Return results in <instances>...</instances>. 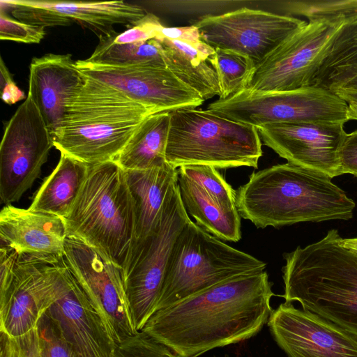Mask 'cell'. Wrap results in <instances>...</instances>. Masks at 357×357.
Segmentation results:
<instances>
[{
  "instance_id": "obj_1",
  "label": "cell",
  "mask_w": 357,
  "mask_h": 357,
  "mask_svg": "<svg viewBox=\"0 0 357 357\" xmlns=\"http://www.w3.org/2000/svg\"><path fill=\"white\" fill-rule=\"evenodd\" d=\"M274 295L266 271L238 275L155 312L142 331L180 357H198L257 334Z\"/></svg>"
},
{
  "instance_id": "obj_2",
  "label": "cell",
  "mask_w": 357,
  "mask_h": 357,
  "mask_svg": "<svg viewBox=\"0 0 357 357\" xmlns=\"http://www.w3.org/2000/svg\"><path fill=\"white\" fill-rule=\"evenodd\" d=\"M331 179L289 162L273 165L236 190V206L257 228L350 220L356 204Z\"/></svg>"
},
{
  "instance_id": "obj_3",
  "label": "cell",
  "mask_w": 357,
  "mask_h": 357,
  "mask_svg": "<svg viewBox=\"0 0 357 357\" xmlns=\"http://www.w3.org/2000/svg\"><path fill=\"white\" fill-rule=\"evenodd\" d=\"M340 237L333 229L284 253L282 296L357 335V252L342 247Z\"/></svg>"
},
{
  "instance_id": "obj_4",
  "label": "cell",
  "mask_w": 357,
  "mask_h": 357,
  "mask_svg": "<svg viewBox=\"0 0 357 357\" xmlns=\"http://www.w3.org/2000/svg\"><path fill=\"white\" fill-rule=\"evenodd\" d=\"M158 112L84 75L52 138L54 147L90 165L114 161L140 124Z\"/></svg>"
},
{
  "instance_id": "obj_5",
  "label": "cell",
  "mask_w": 357,
  "mask_h": 357,
  "mask_svg": "<svg viewBox=\"0 0 357 357\" xmlns=\"http://www.w3.org/2000/svg\"><path fill=\"white\" fill-rule=\"evenodd\" d=\"M63 220L68 237L93 248L123 273L136 241L135 204L123 169L114 161L90 165Z\"/></svg>"
},
{
  "instance_id": "obj_6",
  "label": "cell",
  "mask_w": 357,
  "mask_h": 357,
  "mask_svg": "<svg viewBox=\"0 0 357 357\" xmlns=\"http://www.w3.org/2000/svg\"><path fill=\"white\" fill-rule=\"evenodd\" d=\"M262 155L258 129L206 109L170 112L165 160L173 167L191 165L219 169L257 168Z\"/></svg>"
},
{
  "instance_id": "obj_7",
  "label": "cell",
  "mask_w": 357,
  "mask_h": 357,
  "mask_svg": "<svg viewBox=\"0 0 357 357\" xmlns=\"http://www.w3.org/2000/svg\"><path fill=\"white\" fill-rule=\"evenodd\" d=\"M266 266L190 220L174 245L155 312L232 278L264 271Z\"/></svg>"
},
{
  "instance_id": "obj_8",
  "label": "cell",
  "mask_w": 357,
  "mask_h": 357,
  "mask_svg": "<svg viewBox=\"0 0 357 357\" xmlns=\"http://www.w3.org/2000/svg\"><path fill=\"white\" fill-rule=\"evenodd\" d=\"M208 110L258 128L267 124H342L350 121L347 102L325 89L307 86L278 92L244 89L208 105Z\"/></svg>"
},
{
  "instance_id": "obj_9",
  "label": "cell",
  "mask_w": 357,
  "mask_h": 357,
  "mask_svg": "<svg viewBox=\"0 0 357 357\" xmlns=\"http://www.w3.org/2000/svg\"><path fill=\"white\" fill-rule=\"evenodd\" d=\"M190 220L177 183L167 195L158 227L133 249L123 277L138 332L155 312L174 245Z\"/></svg>"
},
{
  "instance_id": "obj_10",
  "label": "cell",
  "mask_w": 357,
  "mask_h": 357,
  "mask_svg": "<svg viewBox=\"0 0 357 357\" xmlns=\"http://www.w3.org/2000/svg\"><path fill=\"white\" fill-rule=\"evenodd\" d=\"M54 146L50 132L30 95L8 122L0 146V197L18 201L40 174Z\"/></svg>"
},
{
  "instance_id": "obj_11",
  "label": "cell",
  "mask_w": 357,
  "mask_h": 357,
  "mask_svg": "<svg viewBox=\"0 0 357 357\" xmlns=\"http://www.w3.org/2000/svg\"><path fill=\"white\" fill-rule=\"evenodd\" d=\"M306 23L290 15L241 8L204 16L195 25L208 45L245 55L257 66Z\"/></svg>"
},
{
  "instance_id": "obj_12",
  "label": "cell",
  "mask_w": 357,
  "mask_h": 357,
  "mask_svg": "<svg viewBox=\"0 0 357 357\" xmlns=\"http://www.w3.org/2000/svg\"><path fill=\"white\" fill-rule=\"evenodd\" d=\"M63 261L95 305L117 343L138 331L132 321L122 271L98 251L67 237Z\"/></svg>"
},
{
  "instance_id": "obj_13",
  "label": "cell",
  "mask_w": 357,
  "mask_h": 357,
  "mask_svg": "<svg viewBox=\"0 0 357 357\" xmlns=\"http://www.w3.org/2000/svg\"><path fill=\"white\" fill-rule=\"evenodd\" d=\"M342 25L308 21L256 66L248 89L278 92L310 86L331 42Z\"/></svg>"
},
{
  "instance_id": "obj_14",
  "label": "cell",
  "mask_w": 357,
  "mask_h": 357,
  "mask_svg": "<svg viewBox=\"0 0 357 357\" xmlns=\"http://www.w3.org/2000/svg\"><path fill=\"white\" fill-rule=\"evenodd\" d=\"M86 77L107 84L158 112L195 108L205 100L167 67L110 66L76 61Z\"/></svg>"
},
{
  "instance_id": "obj_15",
  "label": "cell",
  "mask_w": 357,
  "mask_h": 357,
  "mask_svg": "<svg viewBox=\"0 0 357 357\" xmlns=\"http://www.w3.org/2000/svg\"><path fill=\"white\" fill-rule=\"evenodd\" d=\"M268 325L289 357H357V335L291 303L273 310Z\"/></svg>"
},
{
  "instance_id": "obj_16",
  "label": "cell",
  "mask_w": 357,
  "mask_h": 357,
  "mask_svg": "<svg viewBox=\"0 0 357 357\" xmlns=\"http://www.w3.org/2000/svg\"><path fill=\"white\" fill-rule=\"evenodd\" d=\"M58 264L18 256L11 282L0 292V332L16 337L36 327L56 298Z\"/></svg>"
},
{
  "instance_id": "obj_17",
  "label": "cell",
  "mask_w": 357,
  "mask_h": 357,
  "mask_svg": "<svg viewBox=\"0 0 357 357\" xmlns=\"http://www.w3.org/2000/svg\"><path fill=\"white\" fill-rule=\"evenodd\" d=\"M47 312L80 357H112L116 342L63 259L58 264L56 298Z\"/></svg>"
},
{
  "instance_id": "obj_18",
  "label": "cell",
  "mask_w": 357,
  "mask_h": 357,
  "mask_svg": "<svg viewBox=\"0 0 357 357\" xmlns=\"http://www.w3.org/2000/svg\"><path fill=\"white\" fill-rule=\"evenodd\" d=\"M257 129L264 144L287 162L331 178L341 176L339 151L347 134L344 125L278 123Z\"/></svg>"
},
{
  "instance_id": "obj_19",
  "label": "cell",
  "mask_w": 357,
  "mask_h": 357,
  "mask_svg": "<svg viewBox=\"0 0 357 357\" xmlns=\"http://www.w3.org/2000/svg\"><path fill=\"white\" fill-rule=\"evenodd\" d=\"M68 237L63 218L6 205L0 212L1 246L48 263L63 259Z\"/></svg>"
},
{
  "instance_id": "obj_20",
  "label": "cell",
  "mask_w": 357,
  "mask_h": 357,
  "mask_svg": "<svg viewBox=\"0 0 357 357\" xmlns=\"http://www.w3.org/2000/svg\"><path fill=\"white\" fill-rule=\"evenodd\" d=\"M84 79L71 54L50 53L32 59L28 94L39 109L52 139L61 128L70 98Z\"/></svg>"
},
{
  "instance_id": "obj_21",
  "label": "cell",
  "mask_w": 357,
  "mask_h": 357,
  "mask_svg": "<svg viewBox=\"0 0 357 357\" xmlns=\"http://www.w3.org/2000/svg\"><path fill=\"white\" fill-rule=\"evenodd\" d=\"M126 174L135 204V247L158 227L167 195L178 183V172L165 162L145 170H127Z\"/></svg>"
},
{
  "instance_id": "obj_22",
  "label": "cell",
  "mask_w": 357,
  "mask_h": 357,
  "mask_svg": "<svg viewBox=\"0 0 357 357\" xmlns=\"http://www.w3.org/2000/svg\"><path fill=\"white\" fill-rule=\"evenodd\" d=\"M166 67L181 82L197 91L204 100L220 96L217 73L208 62L215 48L203 40L192 45L158 38Z\"/></svg>"
},
{
  "instance_id": "obj_23",
  "label": "cell",
  "mask_w": 357,
  "mask_h": 357,
  "mask_svg": "<svg viewBox=\"0 0 357 357\" xmlns=\"http://www.w3.org/2000/svg\"><path fill=\"white\" fill-rule=\"evenodd\" d=\"M60 153L56 167L37 191L29 209L65 218L82 190L90 165Z\"/></svg>"
},
{
  "instance_id": "obj_24",
  "label": "cell",
  "mask_w": 357,
  "mask_h": 357,
  "mask_svg": "<svg viewBox=\"0 0 357 357\" xmlns=\"http://www.w3.org/2000/svg\"><path fill=\"white\" fill-rule=\"evenodd\" d=\"M38 2L59 15L91 30L99 38L115 33L113 29L114 25L124 24L132 26L146 15L140 6L123 1Z\"/></svg>"
},
{
  "instance_id": "obj_25",
  "label": "cell",
  "mask_w": 357,
  "mask_h": 357,
  "mask_svg": "<svg viewBox=\"0 0 357 357\" xmlns=\"http://www.w3.org/2000/svg\"><path fill=\"white\" fill-rule=\"evenodd\" d=\"M178 185L185 211L198 225L220 240L237 242L241 238V216L237 208L220 204L202 188L178 173Z\"/></svg>"
},
{
  "instance_id": "obj_26",
  "label": "cell",
  "mask_w": 357,
  "mask_h": 357,
  "mask_svg": "<svg viewBox=\"0 0 357 357\" xmlns=\"http://www.w3.org/2000/svg\"><path fill=\"white\" fill-rule=\"evenodd\" d=\"M170 112L149 116L138 127L114 162L124 170H145L165 163Z\"/></svg>"
},
{
  "instance_id": "obj_27",
  "label": "cell",
  "mask_w": 357,
  "mask_h": 357,
  "mask_svg": "<svg viewBox=\"0 0 357 357\" xmlns=\"http://www.w3.org/2000/svg\"><path fill=\"white\" fill-rule=\"evenodd\" d=\"M357 76V22L337 31L311 79L310 86L333 92Z\"/></svg>"
},
{
  "instance_id": "obj_28",
  "label": "cell",
  "mask_w": 357,
  "mask_h": 357,
  "mask_svg": "<svg viewBox=\"0 0 357 357\" xmlns=\"http://www.w3.org/2000/svg\"><path fill=\"white\" fill-rule=\"evenodd\" d=\"M114 33L100 37L98 46L91 56L86 60L91 63L110 66L166 67L162 49L157 40L116 44L113 41Z\"/></svg>"
},
{
  "instance_id": "obj_29",
  "label": "cell",
  "mask_w": 357,
  "mask_h": 357,
  "mask_svg": "<svg viewBox=\"0 0 357 357\" xmlns=\"http://www.w3.org/2000/svg\"><path fill=\"white\" fill-rule=\"evenodd\" d=\"M208 61L218 75L219 99H226L248 88L256 68L250 58L232 51L215 48V53Z\"/></svg>"
},
{
  "instance_id": "obj_30",
  "label": "cell",
  "mask_w": 357,
  "mask_h": 357,
  "mask_svg": "<svg viewBox=\"0 0 357 357\" xmlns=\"http://www.w3.org/2000/svg\"><path fill=\"white\" fill-rule=\"evenodd\" d=\"M287 15H301L308 21L349 24L357 22V0L294 1L285 3Z\"/></svg>"
},
{
  "instance_id": "obj_31",
  "label": "cell",
  "mask_w": 357,
  "mask_h": 357,
  "mask_svg": "<svg viewBox=\"0 0 357 357\" xmlns=\"http://www.w3.org/2000/svg\"><path fill=\"white\" fill-rule=\"evenodd\" d=\"M177 172L202 188L220 204L229 208H236V190L224 179L215 167L191 165L180 167Z\"/></svg>"
},
{
  "instance_id": "obj_32",
  "label": "cell",
  "mask_w": 357,
  "mask_h": 357,
  "mask_svg": "<svg viewBox=\"0 0 357 357\" xmlns=\"http://www.w3.org/2000/svg\"><path fill=\"white\" fill-rule=\"evenodd\" d=\"M40 357H80L47 310L36 326Z\"/></svg>"
},
{
  "instance_id": "obj_33",
  "label": "cell",
  "mask_w": 357,
  "mask_h": 357,
  "mask_svg": "<svg viewBox=\"0 0 357 357\" xmlns=\"http://www.w3.org/2000/svg\"><path fill=\"white\" fill-rule=\"evenodd\" d=\"M112 357H180L140 331L116 344Z\"/></svg>"
},
{
  "instance_id": "obj_34",
  "label": "cell",
  "mask_w": 357,
  "mask_h": 357,
  "mask_svg": "<svg viewBox=\"0 0 357 357\" xmlns=\"http://www.w3.org/2000/svg\"><path fill=\"white\" fill-rule=\"evenodd\" d=\"M45 36V27L32 25L0 13V39L24 43H40Z\"/></svg>"
},
{
  "instance_id": "obj_35",
  "label": "cell",
  "mask_w": 357,
  "mask_h": 357,
  "mask_svg": "<svg viewBox=\"0 0 357 357\" xmlns=\"http://www.w3.org/2000/svg\"><path fill=\"white\" fill-rule=\"evenodd\" d=\"M162 26L155 15L148 13L131 28L119 34L115 33L113 41L116 44H129L155 39Z\"/></svg>"
},
{
  "instance_id": "obj_36",
  "label": "cell",
  "mask_w": 357,
  "mask_h": 357,
  "mask_svg": "<svg viewBox=\"0 0 357 357\" xmlns=\"http://www.w3.org/2000/svg\"><path fill=\"white\" fill-rule=\"evenodd\" d=\"M340 174H350L357 178V130L346 134L339 151Z\"/></svg>"
},
{
  "instance_id": "obj_37",
  "label": "cell",
  "mask_w": 357,
  "mask_h": 357,
  "mask_svg": "<svg viewBox=\"0 0 357 357\" xmlns=\"http://www.w3.org/2000/svg\"><path fill=\"white\" fill-rule=\"evenodd\" d=\"M10 357H40L36 327L21 336L10 337Z\"/></svg>"
},
{
  "instance_id": "obj_38",
  "label": "cell",
  "mask_w": 357,
  "mask_h": 357,
  "mask_svg": "<svg viewBox=\"0 0 357 357\" xmlns=\"http://www.w3.org/2000/svg\"><path fill=\"white\" fill-rule=\"evenodd\" d=\"M0 89L2 100L9 105L25 98L24 93L17 86L2 58L0 64Z\"/></svg>"
},
{
  "instance_id": "obj_39",
  "label": "cell",
  "mask_w": 357,
  "mask_h": 357,
  "mask_svg": "<svg viewBox=\"0 0 357 357\" xmlns=\"http://www.w3.org/2000/svg\"><path fill=\"white\" fill-rule=\"evenodd\" d=\"M158 38H165L192 45H195L202 40L199 29L195 24L181 27H165L162 26Z\"/></svg>"
},
{
  "instance_id": "obj_40",
  "label": "cell",
  "mask_w": 357,
  "mask_h": 357,
  "mask_svg": "<svg viewBox=\"0 0 357 357\" xmlns=\"http://www.w3.org/2000/svg\"><path fill=\"white\" fill-rule=\"evenodd\" d=\"M333 93L342 98L348 105L350 120L357 121V91L340 89Z\"/></svg>"
},
{
  "instance_id": "obj_41",
  "label": "cell",
  "mask_w": 357,
  "mask_h": 357,
  "mask_svg": "<svg viewBox=\"0 0 357 357\" xmlns=\"http://www.w3.org/2000/svg\"><path fill=\"white\" fill-rule=\"evenodd\" d=\"M339 244L344 248L357 252V237L349 238L340 237Z\"/></svg>"
},
{
  "instance_id": "obj_42",
  "label": "cell",
  "mask_w": 357,
  "mask_h": 357,
  "mask_svg": "<svg viewBox=\"0 0 357 357\" xmlns=\"http://www.w3.org/2000/svg\"><path fill=\"white\" fill-rule=\"evenodd\" d=\"M340 89L357 91V76H356L354 78H352L351 79L347 81V82H345L344 84H342L341 86H340L339 88L335 89V91Z\"/></svg>"
},
{
  "instance_id": "obj_43",
  "label": "cell",
  "mask_w": 357,
  "mask_h": 357,
  "mask_svg": "<svg viewBox=\"0 0 357 357\" xmlns=\"http://www.w3.org/2000/svg\"><path fill=\"white\" fill-rule=\"evenodd\" d=\"M224 357H228L227 356H225Z\"/></svg>"
}]
</instances>
